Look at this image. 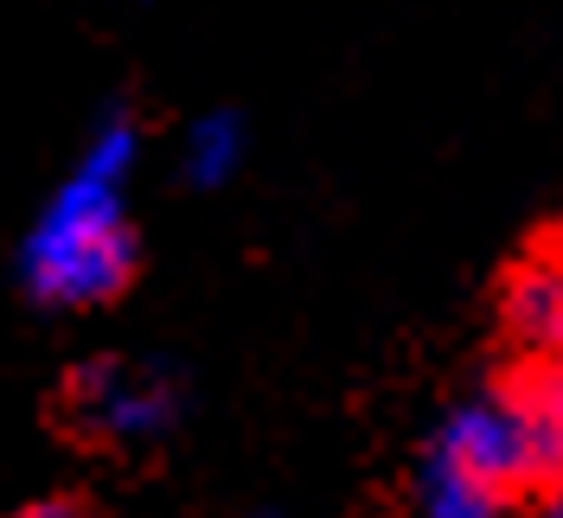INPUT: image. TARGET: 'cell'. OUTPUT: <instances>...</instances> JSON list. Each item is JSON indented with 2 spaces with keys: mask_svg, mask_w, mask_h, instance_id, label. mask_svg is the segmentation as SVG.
I'll use <instances>...</instances> for the list:
<instances>
[{
  "mask_svg": "<svg viewBox=\"0 0 563 518\" xmlns=\"http://www.w3.org/2000/svg\"><path fill=\"white\" fill-rule=\"evenodd\" d=\"M70 410L97 442H154L179 422V384L167 365L90 359L70 378Z\"/></svg>",
  "mask_w": 563,
  "mask_h": 518,
  "instance_id": "obj_3",
  "label": "cell"
},
{
  "mask_svg": "<svg viewBox=\"0 0 563 518\" xmlns=\"http://www.w3.org/2000/svg\"><path fill=\"white\" fill-rule=\"evenodd\" d=\"M179 167H186V179H192V186H224L231 173L244 167V122H238V115H224V109L199 115V122L186 129Z\"/></svg>",
  "mask_w": 563,
  "mask_h": 518,
  "instance_id": "obj_6",
  "label": "cell"
},
{
  "mask_svg": "<svg viewBox=\"0 0 563 518\" xmlns=\"http://www.w3.org/2000/svg\"><path fill=\"white\" fill-rule=\"evenodd\" d=\"M129 179H135V129L109 115L90 135L84 161L45 199L20 250V276L45 308H103L129 282L135 269Z\"/></svg>",
  "mask_w": 563,
  "mask_h": 518,
  "instance_id": "obj_1",
  "label": "cell"
},
{
  "mask_svg": "<svg viewBox=\"0 0 563 518\" xmlns=\"http://www.w3.org/2000/svg\"><path fill=\"white\" fill-rule=\"evenodd\" d=\"M551 506H558V513H563V481H558V499H551Z\"/></svg>",
  "mask_w": 563,
  "mask_h": 518,
  "instance_id": "obj_7",
  "label": "cell"
},
{
  "mask_svg": "<svg viewBox=\"0 0 563 518\" xmlns=\"http://www.w3.org/2000/svg\"><path fill=\"white\" fill-rule=\"evenodd\" d=\"M506 333L531 359H563V256H531L506 276Z\"/></svg>",
  "mask_w": 563,
  "mask_h": 518,
  "instance_id": "obj_5",
  "label": "cell"
},
{
  "mask_svg": "<svg viewBox=\"0 0 563 518\" xmlns=\"http://www.w3.org/2000/svg\"><path fill=\"white\" fill-rule=\"evenodd\" d=\"M519 486H531L526 436H519L506 390H493V397H467L435 429L417 474V506L429 518H487Z\"/></svg>",
  "mask_w": 563,
  "mask_h": 518,
  "instance_id": "obj_2",
  "label": "cell"
},
{
  "mask_svg": "<svg viewBox=\"0 0 563 518\" xmlns=\"http://www.w3.org/2000/svg\"><path fill=\"white\" fill-rule=\"evenodd\" d=\"M506 404L519 416L531 461V486H558L563 481V359H531V372L506 384Z\"/></svg>",
  "mask_w": 563,
  "mask_h": 518,
  "instance_id": "obj_4",
  "label": "cell"
}]
</instances>
